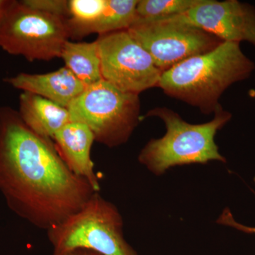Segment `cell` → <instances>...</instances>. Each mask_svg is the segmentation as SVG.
I'll return each instance as SVG.
<instances>
[{"instance_id": "15", "label": "cell", "mask_w": 255, "mask_h": 255, "mask_svg": "<svg viewBox=\"0 0 255 255\" xmlns=\"http://www.w3.org/2000/svg\"><path fill=\"white\" fill-rule=\"evenodd\" d=\"M137 2L138 0H107L93 33L100 36L128 29L137 18Z\"/></svg>"}, {"instance_id": "4", "label": "cell", "mask_w": 255, "mask_h": 255, "mask_svg": "<svg viewBox=\"0 0 255 255\" xmlns=\"http://www.w3.org/2000/svg\"><path fill=\"white\" fill-rule=\"evenodd\" d=\"M123 225L117 208L95 192L47 235L54 254L87 250L102 255H138L124 238Z\"/></svg>"}, {"instance_id": "14", "label": "cell", "mask_w": 255, "mask_h": 255, "mask_svg": "<svg viewBox=\"0 0 255 255\" xmlns=\"http://www.w3.org/2000/svg\"><path fill=\"white\" fill-rule=\"evenodd\" d=\"M107 0H70L66 19L70 38L80 39L93 33Z\"/></svg>"}, {"instance_id": "16", "label": "cell", "mask_w": 255, "mask_h": 255, "mask_svg": "<svg viewBox=\"0 0 255 255\" xmlns=\"http://www.w3.org/2000/svg\"><path fill=\"white\" fill-rule=\"evenodd\" d=\"M201 0H139L137 18L152 20L185 14Z\"/></svg>"}, {"instance_id": "10", "label": "cell", "mask_w": 255, "mask_h": 255, "mask_svg": "<svg viewBox=\"0 0 255 255\" xmlns=\"http://www.w3.org/2000/svg\"><path fill=\"white\" fill-rule=\"evenodd\" d=\"M53 140L68 168L85 179L96 192H100V181L91 156L95 137L90 128L79 122H70L55 134Z\"/></svg>"}, {"instance_id": "8", "label": "cell", "mask_w": 255, "mask_h": 255, "mask_svg": "<svg viewBox=\"0 0 255 255\" xmlns=\"http://www.w3.org/2000/svg\"><path fill=\"white\" fill-rule=\"evenodd\" d=\"M96 41L105 81L137 95L158 87L162 72L127 29L100 35Z\"/></svg>"}, {"instance_id": "20", "label": "cell", "mask_w": 255, "mask_h": 255, "mask_svg": "<svg viewBox=\"0 0 255 255\" xmlns=\"http://www.w3.org/2000/svg\"><path fill=\"white\" fill-rule=\"evenodd\" d=\"M8 1L9 0H0V19H1V16H2L3 13H4Z\"/></svg>"}, {"instance_id": "3", "label": "cell", "mask_w": 255, "mask_h": 255, "mask_svg": "<svg viewBox=\"0 0 255 255\" xmlns=\"http://www.w3.org/2000/svg\"><path fill=\"white\" fill-rule=\"evenodd\" d=\"M211 122L191 124L183 120L173 110L157 107L147 117L162 119L165 124L163 137L152 139L142 149L138 160L154 174H162L176 165L204 164L211 160L226 162L215 142L216 132L232 118V114L219 106Z\"/></svg>"}, {"instance_id": "5", "label": "cell", "mask_w": 255, "mask_h": 255, "mask_svg": "<svg viewBox=\"0 0 255 255\" xmlns=\"http://www.w3.org/2000/svg\"><path fill=\"white\" fill-rule=\"evenodd\" d=\"M68 110L72 122L86 125L95 141L110 147L126 143L140 120L139 95L122 91L103 79L85 87Z\"/></svg>"}, {"instance_id": "9", "label": "cell", "mask_w": 255, "mask_h": 255, "mask_svg": "<svg viewBox=\"0 0 255 255\" xmlns=\"http://www.w3.org/2000/svg\"><path fill=\"white\" fill-rule=\"evenodd\" d=\"M194 26L223 42L247 41L255 46V8L238 0H201L184 14Z\"/></svg>"}, {"instance_id": "18", "label": "cell", "mask_w": 255, "mask_h": 255, "mask_svg": "<svg viewBox=\"0 0 255 255\" xmlns=\"http://www.w3.org/2000/svg\"><path fill=\"white\" fill-rule=\"evenodd\" d=\"M218 223L220 224L225 225V226H231V227L236 228L239 231H243L247 233H255V228L248 227V226H243L241 223H238L233 218L231 211L228 209H226L221 214V217L218 220Z\"/></svg>"}, {"instance_id": "13", "label": "cell", "mask_w": 255, "mask_h": 255, "mask_svg": "<svg viewBox=\"0 0 255 255\" xmlns=\"http://www.w3.org/2000/svg\"><path fill=\"white\" fill-rule=\"evenodd\" d=\"M60 58L65 66L85 87L102 80L101 60L97 41H67Z\"/></svg>"}, {"instance_id": "11", "label": "cell", "mask_w": 255, "mask_h": 255, "mask_svg": "<svg viewBox=\"0 0 255 255\" xmlns=\"http://www.w3.org/2000/svg\"><path fill=\"white\" fill-rule=\"evenodd\" d=\"M4 81L14 88L41 96L67 109L86 87L66 67L46 74L21 73Z\"/></svg>"}, {"instance_id": "7", "label": "cell", "mask_w": 255, "mask_h": 255, "mask_svg": "<svg viewBox=\"0 0 255 255\" xmlns=\"http://www.w3.org/2000/svg\"><path fill=\"white\" fill-rule=\"evenodd\" d=\"M127 30L162 73L223 43L217 36L188 21L184 14L161 19L136 18Z\"/></svg>"}, {"instance_id": "12", "label": "cell", "mask_w": 255, "mask_h": 255, "mask_svg": "<svg viewBox=\"0 0 255 255\" xmlns=\"http://www.w3.org/2000/svg\"><path fill=\"white\" fill-rule=\"evenodd\" d=\"M18 112L32 131L51 140L72 122L68 109L31 92H23L20 95Z\"/></svg>"}, {"instance_id": "1", "label": "cell", "mask_w": 255, "mask_h": 255, "mask_svg": "<svg viewBox=\"0 0 255 255\" xmlns=\"http://www.w3.org/2000/svg\"><path fill=\"white\" fill-rule=\"evenodd\" d=\"M95 192L68 168L53 140L32 131L16 111L0 108V194L11 211L48 231Z\"/></svg>"}, {"instance_id": "17", "label": "cell", "mask_w": 255, "mask_h": 255, "mask_svg": "<svg viewBox=\"0 0 255 255\" xmlns=\"http://www.w3.org/2000/svg\"><path fill=\"white\" fill-rule=\"evenodd\" d=\"M22 3L36 11L54 15L67 19L69 1L67 0H23Z\"/></svg>"}, {"instance_id": "2", "label": "cell", "mask_w": 255, "mask_h": 255, "mask_svg": "<svg viewBox=\"0 0 255 255\" xmlns=\"http://www.w3.org/2000/svg\"><path fill=\"white\" fill-rule=\"evenodd\" d=\"M255 63L242 51L240 43L223 42L217 48L196 55L164 72L158 87L166 95L214 113L223 92L250 78Z\"/></svg>"}, {"instance_id": "6", "label": "cell", "mask_w": 255, "mask_h": 255, "mask_svg": "<svg viewBox=\"0 0 255 255\" xmlns=\"http://www.w3.org/2000/svg\"><path fill=\"white\" fill-rule=\"evenodd\" d=\"M70 33L66 19L8 1L0 19V48L28 61L60 58Z\"/></svg>"}, {"instance_id": "19", "label": "cell", "mask_w": 255, "mask_h": 255, "mask_svg": "<svg viewBox=\"0 0 255 255\" xmlns=\"http://www.w3.org/2000/svg\"><path fill=\"white\" fill-rule=\"evenodd\" d=\"M52 255H102L100 253H95V252L91 251H87V250H75V251L66 252V253H58V254H54L53 253Z\"/></svg>"}]
</instances>
